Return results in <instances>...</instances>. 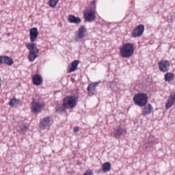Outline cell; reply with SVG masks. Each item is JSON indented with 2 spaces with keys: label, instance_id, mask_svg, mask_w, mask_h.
<instances>
[{
  "label": "cell",
  "instance_id": "obj_1",
  "mask_svg": "<svg viewBox=\"0 0 175 175\" xmlns=\"http://www.w3.org/2000/svg\"><path fill=\"white\" fill-rule=\"evenodd\" d=\"M95 1L90 2L85 10L83 11L85 20L86 22H92L96 18Z\"/></svg>",
  "mask_w": 175,
  "mask_h": 175
},
{
  "label": "cell",
  "instance_id": "obj_2",
  "mask_svg": "<svg viewBox=\"0 0 175 175\" xmlns=\"http://www.w3.org/2000/svg\"><path fill=\"white\" fill-rule=\"evenodd\" d=\"M26 47L29 50V53L28 55V60L30 62H34L38 58L39 53L36 44L33 43H27L26 44Z\"/></svg>",
  "mask_w": 175,
  "mask_h": 175
},
{
  "label": "cell",
  "instance_id": "obj_3",
  "mask_svg": "<svg viewBox=\"0 0 175 175\" xmlns=\"http://www.w3.org/2000/svg\"><path fill=\"white\" fill-rule=\"evenodd\" d=\"M78 97L74 95L67 96L63 100L62 106L65 109H73L77 105Z\"/></svg>",
  "mask_w": 175,
  "mask_h": 175
},
{
  "label": "cell",
  "instance_id": "obj_4",
  "mask_svg": "<svg viewBox=\"0 0 175 175\" xmlns=\"http://www.w3.org/2000/svg\"><path fill=\"white\" fill-rule=\"evenodd\" d=\"M134 47L131 43H126L122 45L120 49V53L123 58H129L133 55Z\"/></svg>",
  "mask_w": 175,
  "mask_h": 175
},
{
  "label": "cell",
  "instance_id": "obj_5",
  "mask_svg": "<svg viewBox=\"0 0 175 175\" xmlns=\"http://www.w3.org/2000/svg\"><path fill=\"white\" fill-rule=\"evenodd\" d=\"M45 106V104L44 102L37 100L34 98H33L30 109L32 113L35 115H38L43 111Z\"/></svg>",
  "mask_w": 175,
  "mask_h": 175
},
{
  "label": "cell",
  "instance_id": "obj_6",
  "mask_svg": "<svg viewBox=\"0 0 175 175\" xmlns=\"http://www.w3.org/2000/svg\"><path fill=\"white\" fill-rule=\"evenodd\" d=\"M133 100L136 105L140 106H144L147 105L148 97L147 95L144 93H139L135 95Z\"/></svg>",
  "mask_w": 175,
  "mask_h": 175
},
{
  "label": "cell",
  "instance_id": "obj_7",
  "mask_svg": "<svg viewBox=\"0 0 175 175\" xmlns=\"http://www.w3.org/2000/svg\"><path fill=\"white\" fill-rule=\"evenodd\" d=\"M87 33V29L85 26H81L79 28V30L75 33L73 36V41L80 42L85 38Z\"/></svg>",
  "mask_w": 175,
  "mask_h": 175
},
{
  "label": "cell",
  "instance_id": "obj_8",
  "mask_svg": "<svg viewBox=\"0 0 175 175\" xmlns=\"http://www.w3.org/2000/svg\"><path fill=\"white\" fill-rule=\"evenodd\" d=\"M53 119L52 117L47 116L41 119L39 123V127L42 131L45 130L49 128L52 125Z\"/></svg>",
  "mask_w": 175,
  "mask_h": 175
},
{
  "label": "cell",
  "instance_id": "obj_9",
  "mask_svg": "<svg viewBox=\"0 0 175 175\" xmlns=\"http://www.w3.org/2000/svg\"><path fill=\"white\" fill-rule=\"evenodd\" d=\"M126 134V130L122 126H119L115 128L112 132V136L116 139L121 138Z\"/></svg>",
  "mask_w": 175,
  "mask_h": 175
},
{
  "label": "cell",
  "instance_id": "obj_10",
  "mask_svg": "<svg viewBox=\"0 0 175 175\" xmlns=\"http://www.w3.org/2000/svg\"><path fill=\"white\" fill-rule=\"evenodd\" d=\"M171 64L167 60L162 59L160 60L158 63V67L160 71L162 72H166L168 71L170 69Z\"/></svg>",
  "mask_w": 175,
  "mask_h": 175
},
{
  "label": "cell",
  "instance_id": "obj_11",
  "mask_svg": "<svg viewBox=\"0 0 175 175\" xmlns=\"http://www.w3.org/2000/svg\"><path fill=\"white\" fill-rule=\"evenodd\" d=\"M144 31V26L143 25H139L133 29L131 33V37L133 38H137L140 37L143 33Z\"/></svg>",
  "mask_w": 175,
  "mask_h": 175
},
{
  "label": "cell",
  "instance_id": "obj_12",
  "mask_svg": "<svg viewBox=\"0 0 175 175\" xmlns=\"http://www.w3.org/2000/svg\"><path fill=\"white\" fill-rule=\"evenodd\" d=\"M14 61L12 58L5 55H0V65L2 64H7L8 66H12Z\"/></svg>",
  "mask_w": 175,
  "mask_h": 175
},
{
  "label": "cell",
  "instance_id": "obj_13",
  "mask_svg": "<svg viewBox=\"0 0 175 175\" xmlns=\"http://www.w3.org/2000/svg\"><path fill=\"white\" fill-rule=\"evenodd\" d=\"M100 83L101 81L99 80L96 82L91 83L89 85L88 88H87V90L88 91V95L89 96H92L94 95L95 92L96 87Z\"/></svg>",
  "mask_w": 175,
  "mask_h": 175
},
{
  "label": "cell",
  "instance_id": "obj_14",
  "mask_svg": "<svg viewBox=\"0 0 175 175\" xmlns=\"http://www.w3.org/2000/svg\"><path fill=\"white\" fill-rule=\"evenodd\" d=\"M175 103V92L171 93L168 96V100L167 101V104L165 105L166 109L168 110L171 106L174 105Z\"/></svg>",
  "mask_w": 175,
  "mask_h": 175
},
{
  "label": "cell",
  "instance_id": "obj_15",
  "mask_svg": "<svg viewBox=\"0 0 175 175\" xmlns=\"http://www.w3.org/2000/svg\"><path fill=\"white\" fill-rule=\"evenodd\" d=\"M43 79L42 76L39 74H36L32 76V83L34 85H40L42 84Z\"/></svg>",
  "mask_w": 175,
  "mask_h": 175
},
{
  "label": "cell",
  "instance_id": "obj_16",
  "mask_svg": "<svg viewBox=\"0 0 175 175\" xmlns=\"http://www.w3.org/2000/svg\"><path fill=\"white\" fill-rule=\"evenodd\" d=\"M80 60H75L70 63L67 68V72L68 73H72L75 71L77 69V67L80 63Z\"/></svg>",
  "mask_w": 175,
  "mask_h": 175
},
{
  "label": "cell",
  "instance_id": "obj_17",
  "mask_svg": "<svg viewBox=\"0 0 175 175\" xmlns=\"http://www.w3.org/2000/svg\"><path fill=\"white\" fill-rule=\"evenodd\" d=\"M29 32L30 40L32 42H34L38 38V34H39L38 29L36 27L32 28L30 30Z\"/></svg>",
  "mask_w": 175,
  "mask_h": 175
},
{
  "label": "cell",
  "instance_id": "obj_18",
  "mask_svg": "<svg viewBox=\"0 0 175 175\" xmlns=\"http://www.w3.org/2000/svg\"><path fill=\"white\" fill-rule=\"evenodd\" d=\"M8 105L12 108H17L21 106V103L20 100L17 99L16 97H13L9 102Z\"/></svg>",
  "mask_w": 175,
  "mask_h": 175
},
{
  "label": "cell",
  "instance_id": "obj_19",
  "mask_svg": "<svg viewBox=\"0 0 175 175\" xmlns=\"http://www.w3.org/2000/svg\"><path fill=\"white\" fill-rule=\"evenodd\" d=\"M29 128V125L27 123H23L20 125V126L18 129V131L21 134H25Z\"/></svg>",
  "mask_w": 175,
  "mask_h": 175
},
{
  "label": "cell",
  "instance_id": "obj_20",
  "mask_svg": "<svg viewBox=\"0 0 175 175\" xmlns=\"http://www.w3.org/2000/svg\"><path fill=\"white\" fill-rule=\"evenodd\" d=\"M68 20L69 22L75 24H80L81 22V20L79 17H76L73 15L70 14L68 17Z\"/></svg>",
  "mask_w": 175,
  "mask_h": 175
},
{
  "label": "cell",
  "instance_id": "obj_21",
  "mask_svg": "<svg viewBox=\"0 0 175 175\" xmlns=\"http://www.w3.org/2000/svg\"><path fill=\"white\" fill-rule=\"evenodd\" d=\"M153 110V107L151 104H148L146 105L143 109V114L144 116L148 115L151 113Z\"/></svg>",
  "mask_w": 175,
  "mask_h": 175
},
{
  "label": "cell",
  "instance_id": "obj_22",
  "mask_svg": "<svg viewBox=\"0 0 175 175\" xmlns=\"http://www.w3.org/2000/svg\"><path fill=\"white\" fill-rule=\"evenodd\" d=\"M175 79V75L174 73L172 72H167L164 75V80L167 82L170 83L171 81H173Z\"/></svg>",
  "mask_w": 175,
  "mask_h": 175
},
{
  "label": "cell",
  "instance_id": "obj_23",
  "mask_svg": "<svg viewBox=\"0 0 175 175\" xmlns=\"http://www.w3.org/2000/svg\"><path fill=\"white\" fill-rule=\"evenodd\" d=\"M111 168V164L109 162L104 163L102 165V171L105 172H108L110 171Z\"/></svg>",
  "mask_w": 175,
  "mask_h": 175
},
{
  "label": "cell",
  "instance_id": "obj_24",
  "mask_svg": "<svg viewBox=\"0 0 175 175\" xmlns=\"http://www.w3.org/2000/svg\"><path fill=\"white\" fill-rule=\"evenodd\" d=\"M55 111L58 113L63 114L64 112H66V109L64 108V106L62 105L57 106L55 108Z\"/></svg>",
  "mask_w": 175,
  "mask_h": 175
},
{
  "label": "cell",
  "instance_id": "obj_25",
  "mask_svg": "<svg viewBox=\"0 0 175 175\" xmlns=\"http://www.w3.org/2000/svg\"><path fill=\"white\" fill-rule=\"evenodd\" d=\"M59 0H49V5L51 7L54 8L56 7V5L58 4Z\"/></svg>",
  "mask_w": 175,
  "mask_h": 175
},
{
  "label": "cell",
  "instance_id": "obj_26",
  "mask_svg": "<svg viewBox=\"0 0 175 175\" xmlns=\"http://www.w3.org/2000/svg\"><path fill=\"white\" fill-rule=\"evenodd\" d=\"M93 174L92 170H87L85 171L84 174L83 175H92Z\"/></svg>",
  "mask_w": 175,
  "mask_h": 175
},
{
  "label": "cell",
  "instance_id": "obj_27",
  "mask_svg": "<svg viewBox=\"0 0 175 175\" xmlns=\"http://www.w3.org/2000/svg\"><path fill=\"white\" fill-rule=\"evenodd\" d=\"M74 130L75 133H77V132H79V131H80V128H79L78 126H76V127L74 128V130Z\"/></svg>",
  "mask_w": 175,
  "mask_h": 175
},
{
  "label": "cell",
  "instance_id": "obj_28",
  "mask_svg": "<svg viewBox=\"0 0 175 175\" xmlns=\"http://www.w3.org/2000/svg\"><path fill=\"white\" fill-rule=\"evenodd\" d=\"M1 86H2L1 79V77H0V90L1 89Z\"/></svg>",
  "mask_w": 175,
  "mask_h": 175
}]
</instances>
